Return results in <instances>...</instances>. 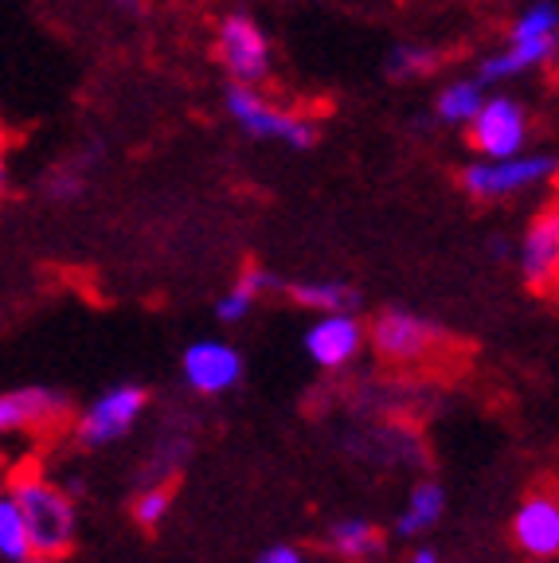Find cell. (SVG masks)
<instances>
[{"label": "cell", "mask_w": 559, "mask_h": 563, "mask_svg": "<svg viewBox=\"0 0 559 563\" xmlns=\"http://www.w3.org/2000/svg\"><path fill=\"white\" fill-rule=\"evenodd\" d=\"M508 40H559V9L551 0H536L528 4L516 24L508 27Z\"/></svg>", "instance_id": "obj_21"}, {"label": "cell", "mask_w": 559, "mask_h": 563, "mask_svg": "<svg viewBox=\"0 0 559 563\" xmlns=\"http://www.w3.org/2000/svg\"><path fill=\"white\" fill-rule=\"evenodd\" d=\"M271 286H274V278L263 271V266H246V271L239 274L235 286L216 301V317L219 321H228V325H235V321H243V317L251 313L254 298H259L263 290H271Z\"/></svg>", "instance_id": "obj_15"}, {"label": "cell", "mask_w": 559, "mask_h": 563, "mask_svg": "<svg viewBox=\"0 0 559 563\" xmlns=\"http://www.w3.org/2000/svg\"><path fill=\"white\" fill-rule=\"evenodd\" d=\"M168 505H173V489H168V485H161V489H145L138 501H133V517H138V525L157 528L161 520H165Z\"/></svg>", "instance_id": "obj_23"}, {"label": "cell", "mask_w": 559, "mask_h": 563, "mask_svg": "<svg viewBox=\"0 0 559 563\" xmlns=\"http://www.w3.org/2000/svg\"><path fill=\"white\" fill-rule=\"evenodd\" d=\"M9 192V137L0 130V196Z\"/></svg>", "instance_id": "obj_25"}, {"label": "cell", "mask_w": 559, "mask_h": 563, "mask_svg": "<svg viewBox=\"0 0 559 563\" xmlns=\"http://www.w3.org/2000/svg\"><path fill=\"white\" fill-rule=\"evenodd\" d=\"M332 548L344 555V560H364L380 548V532L368 520H337L332 525Z\"/></svg>", "instance_id": "obj_20"}, {"label": "cell", "mask_w": 559, "mask_h": 563, "mask_svg": "<svg viewBox=\"0 0 559 563\" xmlns=\"http://www.w3.org/2000/svg\"><path fill=\"white\" fill-rule=\"evenodd\" d=\"M559 168V157L551 153H516V157H501V161H485L481 165H465L462 168V188L473 200H501V196H513L520 188H533L551 180Z\"/></svg>", "instance_id": "obj_3"}, {"label": "cell", "mask_w": 559, "mask_h": 563, "mask_svg": "<svg viewBox=\"0 0 559 563\" xmlns=\"http://www.w3.org/2000/svg\"><path fill=\"white\" fill-rule=\"evenodd\" d=\"M364 344V325L357 321L352 309L344 313H325L314 329L306 333V352L321 368H344Z\"/></svg>", "instance_id": "obj_11"}, {"label": "cell", "mask_w": 559, "mask_h": 563, "mask_svg": "<svg viewBox=\"0 0 559 563\" xmlns=\"http://www.w3.org/2000/svg\"><path fill=\"white\" fill-rule=\"evenodd\" d=\"M438 341H442V333H438L430 321H423V317L407 313V309H387V313H380L376 325H372V344H376V352L384 361H395V364L423 361V356H430V349H435Z\"/></svg>", "instance_id": "obj_8"}, {"label": "cell", "mask_w": 559, "mask_h": 563, "mask_svg": "<svg viewBox=\"0 0 559 563\" xmlns=\"http://www.w3.org/2000/svg\"><path fill=\"white\" fill-rule=\"evenodd\" d=\"M297 306L306 309H321V313H344V309H357L360 294L344 282H297L289 286Z\"/></svg>", "instance_id": "obj_16"}, {"label": "cell", "mask_w": 559, "mask_h": 563, "mask_svg": "<svg viewBox=\"0 0 559 563\" xmlns=\"http://www.w3.org/2000/svg\"><path fill=\"white\" fill-rule=\"evenodd\" d=\"M442 505H446V493L438 489L435 482L415 485L412 501H407V512L399 517V532H403V537H423L427 528L438 525V517H442Z\"/></svg>", "instance_id": "obj_17"}, {"label": "cell", "mask_w": 559, "mask_h": 563, "mask_svg": "<svg viewBox=\"0 0 559 563\" xmlns=\"http://www.w3.org/2000/svg\"><path fill=\"white\" fill-rule=\"evenodd\" d=\"M243 376V356L223 341H196L184 352V379L204 391V396H219L228 387L239 384Z\"/></svg>", "instance_id": "obj_10"}, {"label": "cell", "mask_w": 559, "mask_h": 563, "mask_svg": "<svg viewBox=\"0 0 559 563\" xmlns=\"http://www.w3.org/2000/svg\"><path fill=\"white\" fill-rule=\"evenodd\" d=\"M0 555L12 563H24L32 555V532H28V520L12 493L0 497Z\"/></svg>", "instance_id": "obj_19"}, {"label": "cell", "mask_w": 559, "mask_h": 563, "mask_svg": "<svg viewBox=\"0 0 559 563\" xmlns=\"http://www.w3.org/2000/svg\"><path fill=\"white\" fill-rule=\"evenodd\" d=\"M551 180H556V192H559V168H556V176H551Z\"/></svg>", "instance_id": "obj_28"}, {"label": "cell", "mask_w": 559, "mask_h": 563, "mask_svg": "<svg viewBox=\"0 0 559 563\" xmlns=\"http://www.w3.org/2000/svg\"><path fill=\"white\" fill-rule=\"evenodd\" d=\"M228 114L235 118V125L254 141H282V145H294V150H314L317 145V125L309 118L294 114V110H282L259 87H246V82H231L228 95Z\"/></svg>", "instance_id": "obj_1"}, {"label": "cell", "mask_w": 559, "mask_h": 563, "mask_svg": "<svg viewBox=\"0 0 559 563\" xmlns=\"http://www.w3.org/2000/svg\"><path fill=\"white\" fill-rule=\"evenodd\" d=\"M481 102H485V82H481L478 75H473V79H454L438 90L435 114L442 118L446 125H465L481 110Z\"/></svg>", "instance_id": "obj_14"}, {"label": "cell", "mask_w": 559, "mask_h": 563, "mask_svg": "<svg viewBox=\"0 0 559 563\" xmlns=\"http://www.w3.org/2000/svg\"><path fill=\"white\" fill-rule=\"evenodd\" d=\"M516 258H520V278L533 294L559 290V203L536 211Z\"/></svg>", "instance_id": "obj_6"}, {"label": "cell", "mask_w": 559, "mask_h": 563, "mask_svg": "<svg viewBox=\"0 0 559 563\" xmlns=\"http://www.w3.org/2000/svg\"><path fill=\"white\" fill-rule=\"evenodd\" d=\"M559 40H508L505 52L490 55V59L481 63L478 79L490 87V82H501V79H516V75H525V70L540 67L556 55Z\"/></svg>", "instance_id": "obj_13"}, {"label": "cell", "mask_w": 559, "mask_h": 563, "mask_svg": "<svg viewBox=\"0 0 559 563\" xmlns=\"http://www.w3.org/2000/svg\"><path fill=\"white\" fill-rule=\"evenodd\" d=\"M259 563H302V555H297V548L278 544V548H271V552H263Z\"/></svg>", "instance_id": "obj_24"}, {"label": "cell", "mask_w": 559, "mask_h": 563, "mask_svg": "<svg viewBox=\"0 0 559 563\" xmlns=\"http://www.w3.org/2000/svg\"><path fill=\"white\" fill-rule=\"evenodd\" d=\"M67 415V396L52 387H20L0 391V439L20 431H44Z\"/></svg>", "instance_id": "obj_9"}, {"label": "cell", "mask_w": 559, "mask_h": 563, "mask_svg": "<svg viewBox=\"0 0 559 563\" xmlns=\"http://www.w3.org/2000/svg\"><path fill=\"white\" fill-rule=\"evenodd\" d=\"M44 192L52 196V200H79V196L87 192V161H79V157L59 161V165L47 173Z\"/></svg>", "instance_id": "obj_22"}, {"label": "cell", "mask_w": 559, "mask_h": 563, "mask_svg": "<svg viewBox=\"0 0 559 563\" xmlns=\"http://www.w3.org/2000/svg\"><path fill=\"white\" fill-rule=\"evenodd\" d=\"M24 563H55V560H52V555H28Z\"/></svg>", "instance_id": "obj_27"}, {"label": "cell", "mask_w": 559, "mask_h": 563, "mask_svg": "<svg viewBox=\"0 0 559 563\" xmlns=\"http://www.w3.org/2000/svg\"><path fill=\"white\" fill-rule=\"evenodd\" d=\"M465 141L470 150L485 161H501V157H516L525 153L528 141V114L525 106L508 95H485L478 114L465 122Z\"/></svg>", "instance_id": "obj_4"}, {"label": "cell", "mask_w": 559, "mask_h": 563, "mask_svg": "<svg viewBox=\"0 0 559 563\" xmlns=\"http://www.w3.org/2000/svg\"><path fill=\"white\" fill-rule=\"evenodd\" d=\"M442 67V52L438 47H427V44H399L387 52V75L395 82L403 79H427L435 70Z\"/></svg>", "instance_id": "obj_18"}, {"label": "cell", "mask_w": 559, "mask_h": 563, "mask_svg": "<svg viewBox=\"0 0 559 563\" xmlns=\"http://www.w3.org/2000/svg\"><path fill=\"white\" fill-rule=\"evenodd\" d=\"M20 512L32 532V555H63L75 537V505L63 497V489L47 485L44 477H20L12 485Z\"/></svg>", "instance_id": "obj_2"}, {"label": "cell", "mask_w": 559, "mask_h": 563, "mask_svg": "<svg viewBox=\"0 0 559 563\" xmlns=\"http://www.w3.org/2000/svg\"><path fill=\"white\" fill-rule=\"evenodd\" d=\"M536 563H548V560H536Z\"/></svg>", "instance_id": "obj_29"}, {"label": "cell", "mask_w": 559, "mask_h": 563, "mask_svg": "<svg viewBox=\"0 0 559 563\" xmlns=\"http://www.w3.org/2000/svg\"><path fill=\"white\" fill-rule=\"evenodd\" d=\"M513 537L533 560H551V555H559V497H551V493H533V497L516 509Z\"/></svg>", "instance_id": "obj_12"}, {"label": "cell", "mask_w": 559, "mask_h": 563, "mask_svg": "<svg viewBox=\"0 0 559 563\" xmlns=\"http://www.w3.org/2000/svg\"><path fill=\"white\" fill-rule=\"evenodd\" d=\"M412 563H438V555L430 552V548H419V552L412 555Z\"/></svg>", "instance_id": "obj_26"}, {"label": "cell", "mask_w": 559, "mask_h": 563, "mask_svg": "<svg viewBox=\"0 0 559 563\" xmlns=\"http://www.w3.org/2000/svg\"><path fill=\"white\" fill-rule=\"evenodd\" d=\"M216 55L228 67L231 79L246 82V87H259L271 75V63H274L271 40H266L263 24L254 16H246V12H231V16L219 20Z\"/></svg>", "instance_id": "obj_5"}, {"label": "cell", "mask_w": 559, "mask_h": 563, "mask_svg": "<svg viewBox=\"0 0 559 563\" xmlns=\"http://www.w3.org/2000/svg\"><path fill=\"white\" fill-rule=\"evenodd\" d=\"M149 396L145 387H133V384H122V387H110L106 396H98L95 404L87 407V415L79 419V427H75V434H79L83 446H106V442L122 439L125 431H130L133 422H138V415L145 411Z\"/></svg>", "instance_id": "obj_7"}]
</instances>
